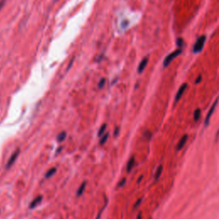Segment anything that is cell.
I'll use <instances>...</instances> for the list:
<instances>
[{
    "instance_id": "obj_16",
    "label": "cell",
    "mask_w": 219,
    "mask_h": 219,
    "mask_svg": "<svg viewBox=\"0 0 219 219\" xmlns=\"http://www.w3.org/2000/svg\"><path fill=\"white\" fill-rule=\"evenodd\" d=\"M105 128H106V124H103V125L100 127V129L99 130V132H98V135H99V136H101L102 134H104Z\"/></svg>"
},
{
    "instance_id": "obj_17",
    "label": "cell",
    "mask_w": 219,
    "mask_h": 219,
    "mask_svg": "<svg viewBox=\"0 0 219 219\" xmlns=\"http://www.w3.org/2000/svg\"><path fill=\"white\" fill-rule=\"evenodd\" d=\"M176 44H177V46H178L179 49H182V46H183V44H184L183 40H182V39H178V40H177V42H176Z\"/></svg>"
},
{
    "instance_id": "obj_24",
    "label": "cell",
    "mask_w": 219,
    "mask_h": 219,
    "mask_svg": "<svg viewBox=\"0 0 219 219\" xmlns=\"http://www.w3.org/2000/svg\"><path fill=\"white\" fill-rule=\"evenodd\" d=\"M137 219H141V213H139L138 215V218Z\"/></svg>"
},
{
    "instance_id": "obj_13",
    "label": "cell",
    "mask_w": 219,
    "mask_h": 219,
    "mask_svg": "<svg viewBox=\"0 0 219 219\" xmlns=\"http://www.w3.org/2000/svg\"><path fill=\"white\" fill-rule=\"evenodd\" d=\"M66 136H67L66 132H62V133H61V134H59V135L57 136V141H58V142H62V141H63L64 140H65Z\"/></svg>"
},
{
    "instance_id": "obj_22",
    "label": "cell",
    "mask_w": 219,
    "mask_h": 219,
    "mask_svg": "<svg viewBox=\"0 0 219 219\" xmlns=\"http://www.w3.org/2000/svg\"><path fill=\"white\" fill-rule=\"evenodd\" d=\"M141 200H141V199H140V200H138L137 202H136V204H134V209H136V207H138V206H139V205H140V204H141Z\"/></svg>"
},
{
    "instance_id": "obj_11",
    "label": "cell",
    "mask_w": 219,
    "mask_h": 219,
    "mask_svg": "<svg viewBox=\"0 0 219 219\" xmlns=\"http://www.w3.org/2000/svg\"><path fill=\"white\" fill-rule=\"evenodd\" d=\"M162 171H163V166H162V165H159L158 168L157 169L156 172H155V175H154L155 181H158V178L160 177V175L162 173Z\"/></svg>"
},
{
    "instance_id": "obj_2",
    "label": "cell",
    "mask_w": 219,
    "mask_h": 219,
    "mask_svg": "<svg viewBox=\"0 0 219 219\" xmlns=\"http://www.w3.org/2000/svg\"><path fill=\"white\" fill-rule=\"evenodd\" d=\"M181 53H182V49L179 48L177 49V50H175V52H171V54H169V55L165 57V59L163 61V66H164V67H168V66L170 65V63H171L176 57H178Z\"/></svg>"
},
{
    "instance_id": "obj_3",
    "label": "cell",
    "mask_w": 219,
    "mask_h": 219,
    "mask_svg": "<svg viewBox=\"0 0 219 219\" xmlns=\"http://www.w3.org/2000/svg\"><path fill=\"white\" fill-rule=\"evenodd\" d=\"M218 101H219V98H217V99L214 101V103L212 104V106L211 107V109H210V111L208 112L207 115H206V117H205V121H204V125H205V126H207L208 124H209V123H210L211 117H212V114H213V112H214V111H215V109L216 107H217V103H218Z\"/></svg>"
},
{
    "instance_id": "obj_14",
    "label": "cell",
    "mask_w": 219,
    "mask_h": 219,
    "mask_svg": "<svg viewBox=\"0 0 219 219\" xmlns=\"http://www.w3.org/2000/svg\"><path fill=\"white\" fill-rule=\"evenodd\" d=\"M200 117V110L197 109L196 111L194 112V114H193V119H194V121H198Z\"/></svg>"
},
{
    "instance_id": "obj_1",
    "label": "cell",
    "mask_w": 219,
    "mask_h": 219,
    "mask_svg": "<svg viewBox=\"0 0 219 219\" xmlns=\"http://www.w3.org/2000/svg\"><path fill=\"white\" fill-rule=\"evenodd\" d=\"M206 37L205 35H201L200 37L198 38V40L195 42V44L193 45V51L194 53H199L203 50V47L204 45V42H205Z\"/></svg>"
},
{
    "instance_id": "obj_20",
    "label": "cell",
    "mask_w": 219,
    "mask_h": 219,
    "mask_svg": "<svg viewBox=\"0 0 219 219\" xmlns=\"http://www.w3.org/2000/svg\"><path fill=\"white\" fill-rule=\"evenodd\" d=\"M125 182H126V179H125V178H123V180H122V181H121V182H119L118 187H123V186L124 185V184H125Z\"/></svg>"
},
{
    "instance_id": "obj_15",
    "label": "cell",
    "mask_w": 219,
    "mask_h": 219,
    "mask_svg": "<svg viewBox=\"0 0 219 219\" xmlns=\"http://www.w3.org/2000/svg\"><path fill=\"white\" fill-rule=\"evenodd\" d=\"M108 138H109V134H108V133H106V134H104V136L101 138L100 141H99V144H100V145H104V143H105V142L107 141Z\"/></svg>"
},
{
    "instance_id": "obj_25",
    "label": "cell",
    "mask_w": 219,
    "mask_h": 219,
    "mask_svg": "<svg viewBox=\"0 0 219 219\" xmlns=\"http://www.w3.org/2000/svg\"><path fill=\"white\" fill-rule=\"evenodd\" d=\"M217 136H219V130L217 131Z\"/></svg>"
},
{
    "instance_id": "obj_7",
    "label": "cell",
    "mask_w": 219,
    "mask_h": 219,
    "mask_svg": "<svg viewBox=\"0 0 219 219\" xmlns=\"http://www.w3.org/2000/svg\"><path fill=\"white\" fill-rule=\"evenodd\" d=\"M42 199H43V196H37L35 199H34L33 200L31 201V203L29 204V209H34L36 206H38L39 204H40V202L42 201Z\"/></svg>"
},
{
    "instance_id": "obj_18",
    "label": "cell",
    "mask_w": 219,
    "mask_h": 219,
    "mask_svg": "<svg viewBox=\"0 0 219 219\" xmlns=\"http://www.w3.org/2000/svg\"><path fill=\"white\" fill-rule=\"evenodd\" d=\"M107 205V201H106V203L104 204V207L102 208L101 209V211L99 212V214H98V216H97V218L96 219H99L100 218V217H101V214H102V212H104V208H105V206Z\"/></svg>"
},
{
    "instance_id": "obj_5",
    "label": "cell",
    "mask_w": 219,
    "mask_h": 219,
    "mask_svg": "<svg viewBox=\"0 0 219 219\" xmlns=\"http://www.w3.org/2000/svg\"><path fill=\"white\" fill-rule=\"evenodd\" d=\"M187 84H182L181 86H180V88L178 89V92H177V93H176V95H175V102L176 103L177 101L180 100V99L182 98V96L183 95V93H185V90L187 89Z\"/></svg>"
},
{
    "instance_id": "obj_9",
    "label": "cell",
    "mask_w": 219,
    "mask_h": 219,
    "mask_svg": "<svg viewBox=\"0 0 219 219\" xmlns=\"http://www.w3.org/2000/svg\"><path fill=\"white\" fill-rule=\"evenodd\" d=\"M134 157H132V158L128 160V163H127V167H126L127 171H128V172H130L131 170L134 168Z\"/></svg>"
},
{
    "instance_id": "obj_19",
    "label": "cell",
    "mask_w": 219,
    "mask_h": 219,
    "mask_svg": "<svg viewBox=\"0 0 219 219\" xmlns=\"http://www.w3.org/2000/svg\"><path fill=\"white\" fill-rule=\"evenodd\" d=\"M104 83H105V79H102L100 82H99V88H102V87L104 86Z\"/></svg>"
},
{
    "instance_id": "obj_12",
    "label": "cell",
    "mask_w": 219,
    "mask_h": 219,
    "mask_svg": "<svg viewBox=\"0 0 219 219\" xmlns=\"http://www.w3.org/2000/svg\"><path fill=\"white\" fill-rule=\"evenodd\" d=\"M56 172H57L56 168H52V169H50V170L46 172V174H45V178H50V177L52 176V175L55 174Z\"/></svg>"
},
{
    "instance_id": "obj_4",
    "label": "cell",
    "mask_w": 219,
    "mask_h": 219,
    "mask_svg": "<svg viewBox=\"0 0 219 219\" xmlns=\"http://www.w3.org/2000/svg\"><path fill=\"white\" fill-rule=\"evenodd\" d=\"M19 153H20V150H16L15 152H13V154L11 156V158H9V161H8L7 165H6V168H7V169L11 168L12 165H13V163H15V161L16 160V158H18Z\"/></svg>"
},
{
    "instance_id": "obj_8",
    "label": "cell",
    "mask_w": 219,
    "mask_h": 219,
    "mask_svg": "<svg viewBox=\"0 0 219 219\" xmlns=\"http://www.w3.org/2000/svg\"><path fill=\"white\" fill-rule=\"evenodd\" d=\"M187 135H183V136L181 138V140L179 141L178 144H177V146H176V149H177L178 151L182 150V149L184 147L186 142H187Z\"/></svg>"
},
{
    "instance_id": "obj_6",
    "label": "cell",
    "mask_w": 219,
    "mask_h": 219,
    "mask_svg": "<svg viewBox=\"0 0 219 219\" xmlns=\"http://www.w3.org/2000/svg\"><path fill=\"white\" fill-rule=\"evenodd\" d=\"M147 63H148V57H144V58L142 59V61H141L140 64H139L138 72H139L140 74H141V73L144 71V69H145V67H146V65H147Z\"/></svg>"
},
{
    "instance_id": "obj_10",
    "label": "cell",
    "mask_w": 219,
    "mask_h": 219,
    "mask_svg": "<svg viewBox=\"0 0 219 219\" xmlns=\"http://www.w3.org/2000/svg\"><path fill=\"white\" fill-rule=\"evenodd\" d=\"M86 182H83L81 184V186L79 187L78 190H77V192H76V195L77 196H81L82 193H83V192H84V190H85L86 188Z\"/></svg>"
},
{
    "instance_id": "obj_23",
    "label": "cell",
    "mask_w": 219,
    "mask_h": 219,
    "mask_svg": "<svg viewBox=\"0 0 219 219\" xmlns=\"http://www.w3.org/2000/svg\"><path fill=\"white\" fill-rule=\"evenodd\" d=\"M200 81H201V76H200H200H199V77L197 78V80H196V82H195V83H196V84H198V83H200Z\"/></svg>"
},
{
    "instance_id": "obj_21",
    "label": "cell",
    "mask_w": 219,
    "mask_h": 219,
    "mask_svg": "<svg viewBox=\"0 0 219 219\" xmlns=\"http://www.w3.org/2000/svg\"><path fill=\"white\" fill-rule=\"evenodd\" d=\"M4 4H5V1H4V0H1V1H0V11L3 9Z\"/></svg>"
}]
</instances>
